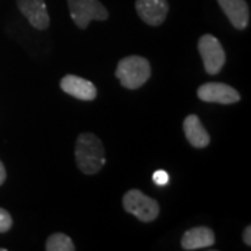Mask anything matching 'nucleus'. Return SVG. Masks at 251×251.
Segmentation results:
<instances>
[{
  "label": "nucleus",
  "mask_w": 251,
  "mask_h": 251,
  "mask_svg": "<svg viewBox=\"0 0 251 251\" xmlns=\"http://www.w3.org/2000/svg\"><path fill=\"white\" fill-rule=\"evenodd\" d=\"M75 162L80 171L85 175H95L105 165L103 145L97 135L82 133L75 144Z\"/></svg>",
  "instance_id": "1"
},
{
  "label": "nucleus",
  "mask_w": 251,
  "mask_h": 251,
  "mask_svg": "<svg viewBox=\"0 0 251 251\" xmlns=\"http://www.w3.org/2000/svg\"><path fill=\"white\" fill-rule=\"evenodd\" d=\"M115 74L125 88L137 90L151 77V66L141 56H127L119 62Z\"/></svg>",
  "instance_id": "2"
},
{
  "label": "nucleus",
  "mask_w": 251,
  "mask_h": 251,
  "mask_svg": "<svg viewBox=\"0 0 251 251\" xmlns=\"http://www.w3.org/2000/svg\"><path fill=\"white\" fill-rule=\"evenodd\" d=\"M123 206L128 214L137 216L141 222H152L159 215V204L137 188L126 193Z\"/></svg>",
  "instance_id": "3"
},
{
  "label": "nucleus",
  "mask_w": 251,
  "mask_h": 251,
  "mask_svg": "<svg viewBox=\"0 0 251 251\" xmlns=\"http://www.w3.org/2000/svg\"><path fill=\"white\" fill-rule=\"evenodd\" d=\"M73 21L78 28H87L92 20L103 21L109 16L106 7L99 0H67Z\"/></svg>",
  "instance_id": "4"
},
{
  "label": "nucleus",
  "mask_w": 251,
  "mask_h": 251,
  "mask_svg": "<svg viewBox=\"0 0 251 251\" xmlns=\"http://www.w3.org/2000/svg\"><path fill=\"white\" fill-rule=\"evenodd\" d=\"M198 52L202 57V62L205 66V72L211 75L218 74L224 67L226 56L221 42L215 36L202 35L198 41Z\"/></svg>",
  "instance_id": "5"
},
{
  "label": "nucleus",
  "mask_w": 251,
  "mask_h": 251,
  "mask_svg": "<svg viewBox=\"0 0 251 251\" xmlns=\"http://www.w3.org/2000/svg\"><path fill=\"white\" fill-rule=\"evenodd\" d=\"M198 98L204 102L230 105L240 100V94L224 82H206L197 90Z\"/></svg>",
  "instance_id": "6"
},
{
  "label": "nucleus",
  "mask_w": 251,
  "mask_h": 251,
  "mask_svg": "<svg viewBox=\"0 0 251 251\" xmlns=\"http://www.w3.org/2000/svg\"><path fill=\"white\" fill-rule=\"evenodd\" d=\"M135 9L145 24L158 27L166 20L169 4L168 0H137Z\"/></svg>",
  "instance_id": "7"
},
{
  "label": "nucleus",
  "mask_w": 251,
  "mask_h": 251,
  "mask_svg": "<svg viewBox=\"0 0 251 251\" xmlns=\"http://www.w3.org/2000/svg\"><path fill=\"white\" fill-rule=\"evenodd\" d=\"M18 9L27 17L29 24L36 29L49 27V14L46 11L45 0H17Z\"/></svg>",
  "instance_id": "8"
},
{
  "label": "nucleus",
  "mask_w": 251,
  "mask_h": 251,
  "mask_svg": "<svg viewBox=\"0 0 251 251\" xmlns=\"http://www.w3.org/2000/svg\"><path fill=\"white\" fill-rule=\"evenodd\" d=\"M60 88L66 94L81 100H92L97 97V88L91 81L77 75H64L60 81Z\"/></svg>",
  "instance_id": "9"
},
{
  "label": "nucleus",
  "mask_w": 251,
  "mask_h": 251,
  "mask_svg": "<svg viewBox=\"0 0 251 251\" xmlns=\"http://www.w3.org/2000/svg\"><path fill=\"white\" fill-rule=\"evenodd\" d=\"M218 3L234 28L244 29L249 25L250 11L246 0H218Z\"/></svg>",
  "instance_id": "10"
},
{
  "label": "nucleus",
  "mask_w": 251,
  "mask_h": 251,
  "mask_svg": "<svg viewBox=\"0 0 251 251\" xmlns=\"http://www.w3.org/2000/svg\"><path fill=\"white\" fill-rule=\"evenodd\" d=\"M214 243H215L214 232L209 227L198 226L184 233L181 239V247L184 250H198V249H206Z\"/></svg>",
  "instance_id": "11"
},
{
  "label": "nucleus",
  "mask_w": 251,
  "mask_h": 251,
  "mask_svg": "<svg viewBox=\"0 0 251 251\" xmlns=\"http://www.w3.org/2000/svg\"><path fill=\"white\" fill-rule=\"evenodd\" d=\"M183 130H184V134H186L188 143L196 148H205L211 141L208 131L202 126L197 115H188L184 119Z\"/></svg>",
  "instance_id": "12"
},
{
  "label": "nucleus",
  "mask_w": 251,
  "mask_h": 251,
  "mask_svg": "<svg viewBox=\"0 0 251 251\" xmlns=\"http://www.w3.org/2000/svg\"><path fill=\"white\" fill-rule=\"evenodd\" d=\"M46 250L48 251H74L75 246L73 240L64 233L52 234L46 242Z\"/></svg>",
  "instance_id": "13"
},
{
  "label": "nucleus",
  "mask_w": 251,
  "mask_h": 251,
  "mask_svg": "<svg viewBox=\"0 0 251 251\" xmlns=\"http://www.w3.org/2000/svg\"><path fill=\"white\" fill-rule=\"evenodd\" d=\"M11 225H13V219H11L9 212L6 209L0 208V233L9 232Z\"/></svg>",
  "instance_id": "14"
},
{
  "label": "nucleus",
  "mask_w": 251,
  "mask_h": 251,
  "mask_svg": "<svg viewBox=\"0 0 251 251\" xmlns=\"http://www.w3.org/2000/svg\"><path fill=\"white\" fill-rule=\"evenodd\" d=\"M152 179L155 181V184H158V186H166L169 183V175H168V172L165 171H156L153 173Z\"/></svg>",
  "instance_id": "15"
},
{
  "label": "nucleus",
  "mask_w": 251,
  "mask_h": 251,
  "mask_svg": "<svg viewBox=\"0 0 251 251\" xmlns=\"http://www.w3.org/2000/svg\"><path fill=\"white\" fill-rule=\"evenodd\" d=\"M243 240H244V243H246L247 246H250L251 244V226H247V227H246V230H244V233H243Z\"/></svg>",
  "instance_id": "16"
},
{
  "label": "nucleus",
  "mask_w": 251,
  "mask_h": 251,
  "mask_svg": "<svg viewBox=\"0 0 251 251\" xmlns=\"http://www.w3.org/2000/svg\"><path fill=\"white\" fill-rule=\"evenodd\" d=\"M4 180H6V169H4L3 163L0 161V186L4 183Z\"/></svg>",
  "instance_id": "17"
}]
</instances>
